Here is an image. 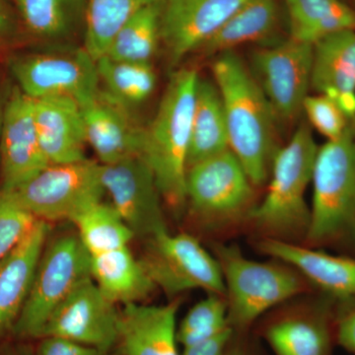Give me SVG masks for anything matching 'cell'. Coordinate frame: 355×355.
Listing matches in <instances>:
<instances>
[{"label": "cell", "mask_w": 355, "mask_h": 355, "mask_svg": "<svg viewBox=\"0 0 355 355\" xmlns=\"http://www.w3.org/2000/svg\"><path fill=\"white\" fill-rule=\"evenodd\" d=\"M212 72L223 102L229 149L254 186H261L270 177L279 150L275 113L251 70L234 51L219 53Z\"/></svg>", "instance_id": "1"}, {"label": "cell", "mask_w": 355, "mask_h": 355, "mask_svg": "<svg viewBox=\"0 0 355 355\" xmlns=\"http://www.w3.org/2000/svg\"><path fill=\"white\" fill-rule=\"evenodd\" d=\"M198 76L184 69L172 77L157 113L142 130L139 156L150 168L161 197L175 209L186 205L191 118Z\"/></svg>", "instance_id": "2"}, {"label": "cell", "mask_w": 355, "mask_h": 355, "mask_svg": "<svg viewBox=\"0 0 355 355\" xmlns=\"http://www.w3.org/2000/svg\"><path fill=\"white\" fill-rule=\"evenodd\" d=\"M310 221L303 243L355 257L354 128L318 150L312 178Z\"/></svg>", "instance_id": "3"}, {"label": "cell", "mask_w": 355, "mask_h": 355, "mask_svg": "<svg viewBox=\"0 0 355 355\" xmlns=\"http://www.w3.org/2000/svg\"><path fill=\"white\" fill-rule=\"evenodd\" d=\"M318 150L310 128L302 123L275 153L266 195L248 216L265 238L304 241L310 221L305 195L312 183Z\"/></svg>", "instance_id": "4"}, {"label": "cell", "mask_w": 355, "mask_h": 355, "mask_svg": "<svg viewBox=\"0 0 355 355\" xmlns=\"http://www.w3.org/2000/svg\"><path fill=\"white\" fill-rule=\"evenodd\" d=\"M216 258L225 284L229 324L236 331H250L268 310L307 291V280L282 261L251 260L239 248L225 245L216 247Z\"/></svg>", "instance_id": "5"}, {"label": "cell", "mask_w": 355, "mask_h": 355, "mask_svg": "<svg viewBox=\"0 0 355 355\" xmlns=\"http://www.w3.org/2000/svg\"><path fill=\"white\" fill-rule=\"evenodd\" d=\"M37 219L72 221L105 195L101 163L84 160L50 164L22 184L3 191Z\"/></svg>", "instance_id": "6"}, {"label": "cell", "mask_w": 355, "mask_h": 355, "mask_svg": "<svg viewBox=\"0 0 355 355\" xmlns=\"http://www.w3.org/2000/svg\"><path fill=\"white\" fill-rule=\"evenodd\" d=\"M90 261L78 236H64L44 247L14 335L40 338L51 313L83 279L91 277Z\"/></svg>", "instance_id": "7"}, {"label": "cell", "mask_w": 355, "mask_h": 355, "mask_svg": "<svg viewBox=\"0 0 355 355\" xmlns=\"http://www.w3.org/2000/svg\"><path fill=\"white\" fill-rule=\"evenodd\" d=\"M254 184L228 149L188 168L187 202L203 223L223 227L249 216Z\"/></svg>", "instance_id": "8"}, {"label": "cell", "mask_w": 355, "mask_h": 355, "mask_svg": "<svg viewBox=\"0 0 355 355\" xmlns=\"http://www.w3.org/2000/svg\"><path fill=\"white\" fill-rule=\"evenodd\" d=\"M155 286L167 295L175 296L191 289L225 297V284L220 266L193 236L167 231L148 239L141 259Z\"/></svg>", "instance_id": "9"}, {"label": "cell", "mask_w": 355, "mask_h": 355, "mask_svg": "<svg viewBox=\"0 0 355 355\" xmlns=\"http://www.w3.org/2000/svg\"><path fill=\"white\" fill-rule=\"evenodd\" d=\"M312 67L313 44L294 39L254 51L251 72L277 120L291 123L303 112Z\"/></svg>", "instance_id": "10"}, {"label": "cell", "mask_w": 355, "mask_h": 355, "mask_svg": "<svg viewBox=\"0 0 355 355\" xmlns=\"http://www.w3.org/2000/svg\"><path fill=\"white\" fill-rule=\"evenodd\" d=\"M19 89L33 100L67 97L79 104L101 88L96 60L85 51L69 55H30L11 62Z\"/></svg>", "instance_id": "11"}, {"label": "cell", "mask_w": 355, "mask_h": 355, "mask_svg": "<svg viewBox=\"0 0 355 355\" xmlns=\"http://www.w3.org/2000/svg\"><path fill=\"white\" fill-rule=\"evenodd\" d=\"M120 310L86 277L51 313L42 338L55 336L108 354L116 347Z\"/></svg>", "instance_id": "12"}, {"label": "cell", "mask_w": 355, "mask_h": 355, "mask_svg": "<svg viewBox=\"0 0 355 355\" xmlns=\"http://www.w3.org/2000/svg\"><path fill=\"white\" fill-rule=\"evenodd\" d=\"M101 180L111 205L135 237L150 239L167 231L155 178L139 156L101 164Z\"/></svg>", "instance_id": "13"}, {"label": "cell", "mask_w": 355, "mask_h": 355, "mask_svg": "<svg viewBox=\"0 0 355 355\" xmlns=\"http://www.w3.org/2000/svg\"><path fill=\"white\" fill-rule=\"evenodd\" d=\"M2 191L22 184L50 165L40 144L34 101L15 88L2 112L0 127Z\"/></svg>", "instance_id": "14"}, {"label": "cell", "mask_w": 355, "mask_h": 355, "mask_svg": "<svg viewBox=\"0 0 355 355\" xmlns=\"http://www.w3.org/2000/svg\"><path fill=\"white\" fill-rule=\"evenodd\" d=\"M247 0H164L161 41L172 65L200 48Z\"/></svg>", "instance_id": "15"}, {"label": "cell", "mask_w": 355, "mask_h": 355, "mask_svg": "<svg viewBox=\"0 0 355 355\" xmlns=\"http://www.w3.org/2000/svg\"><path fill=\"white\" fill-rule=\"evenodd\" d=\"M340 302L323 294L320 302L302 312L266 322L260 336L275 355H334Z\"/></svg>", "instance_id": "16"}, {"label": "cell", "mask_w": 355, "mask_h": 355, "mask_svg": "<svg viewBox=\"0 0 355 355\" xmlns=\"http://www.w3.org/2000/svg\"><path fill=\"white\" fill-rule=\"evenodd\" d=\"M259 248L272 260L291 266L324 295L338 301L355 299V257L272 238H263Z\"/></svg>", "instance_id": "17"}, {"label": "cell", "mask_w": 355, "mask_h": 355, "mask_svg": "<svg viewBox=\"0 0 355 355\" xmlns=\"http://www.w3.org/2000/svg\"><path fill=\"white\" fill-rule=\"evenodd\" d=\"M79 105L86 141L94 149L101 164L139 156L144 128L137 125L130 108L102 89Z\"/></svg>", "instance_id": "18"}, {"label": "cell", "mask_w": 355, "mask_h": 355, "mask_svg": "<svg viewBox=\"0 0 355 355\" xmlns=\"http://www.w3.org/2000/svg\"><path fill=\"white\" fill-rule=\"evenodd\" d=\"M50 225L36 221L31 230L0 261V338L13 333L29 296Z\"/></svg>", "instance_id": "19"}, {"label": "cell", "mask_w": 355, "mask_h": 355, "mask_svg": "<svg viewBox=\"0 0 355 355\" xmlns=\"http://www.w3.org/2000/svg\"><path fill=\"white\" fill-rule=\"evenodd\" d=\"M179 301L166 305H123L119 318V355H180L177 349Z\"/></svg>", "instance_id": "20"}, {"label": "cell", "mask_w": 355, "mask_h": 355, "mask_svg": "<svg viewBox=\"0 0 355 355\" xmlns=\"http://www.w3.org/2000/svg\"><path fill=\"white\" fill-rule=\"evenodd\" d=\"M34 101L40 144L50 164L86 159V135L80 105L71 98L50 97Z\"/></svg>", "instance_id": "21"}, {"label": "cell", "mask_w": 355, "mask_h": 355, "mask_svg": "<svg viewBox=\"0 0 355 355\" xmlns=\"http://www.w3.org/2000/svg\"><path fill=\"white\" fill-rule=\"evenodd\" d=\"M90 275L105 297L116 305L140 303L156 287L128 247L91 256Z\"/></svg>", "instance_id": "22"}, {"label": "cell", "mask_w": 355, "mask_h": 355, "mask_svg": "<svg viewBox=\"0 0 355 355\" xmlns=\"http://www.w3.org/2000/svg\"><path fill=\"white\" fill-rule=\"evenodd\" d=\"M229 149L227 123L216 84L198 78L191 118L188 168Z\"/></svg>", "instance_id": "23"}, {"label": "cell", "mask_w": 355, "mask_h": 355, "mask_svg": "<svg viewBox=\"0 0 355 355\" xmlns=\"http://www.w3.org/2000/svg\"><path fill=\"white\" fill-rule=\"evenodd\" d=\"M311 87L318 94L355 92V30L333 33L313 44Z\"/></svg>", "instance_id": "24"}, {"label": "cell", "mask_w": 355, "mask_h": 355, "mask_svg": "<svg viewBox=\"0 0 355 355\" xmlns=\"http://www.w3.org/2000/svg\"><path fill=\"white\" fill-rule=\"evenodd\" d=\"M279 16L277 0H247L200 51L207 55H219L241 44L263 41L275 31Z\"/></svg>", "instance_id": "25"}, {"label": "cell", "mask_w": 355, "mask_h": 355, "mask_svg": "<svg viewBox=\"0 0 355 355\" xmlns=\"http://www.w3.org/2000/svg\"><path fill=\"white\" fill-rule=\"evenodd\" d=\"M291 38L314 44L343 30H355V9L342 0H286Z\"/></svg>", "instance_id": "26"}, {"label": "cell", "mask_w": 355, "mask_h": 355, "mask_svg": "<svg viewBox=\"0 0 355 355\" xmlns=\"http://www.w3.org/2000/svg\"><path fill=\"white\" fill-rule=\"evenodd\" d=\"M164 1L142 8L119 30L104 55L120 62L151 64L161 41Z\"/></svg>", "instance_id": "27"}, {"label": "cell", "mask_w": 355, "mask_h": 355, "mask_svg": "<svg viewBox=\"0 0 355 355\" xmlns=\"http://www.w3.org/2000/svg\"><path fill=\"white\" fill-rule=\"evenodd\" d=\"M164 0H85V46L95 60L106 53L119 30L144 7Z\"/></svg>", "instance_id": "28"}, {"label": "cell", "mask_w": 355, "mask_h": 355, "mask_svg": "<svg viewBox=\"0 0 355 355\" xmlns=\"http://www.w3.org/2000/svg\"><path fill=\"white\" fill-rule=\"evenodd\" d=\"M71 222L90 256L128 247L135 237L113 205L103 202L91 205Z\"/></svg>", "instance_id": "29"}, {"label": "cell", "mask_w": 355, "mask_h": 355, "mask_svg": "<svg viewBox=\"0 0 355 355\" xmlns=\"http://www.w3.org/2000/svg\"><path fill=\"white\" fill-rule=\"evenodd\" d=\"M96 64L104 91L128 108L146 102L155 89L156 74L151 64L120 62L103 55Z\"/></svg>", "instance_id": "30"}, {"label": "cell", "mask_w": 355, "mask_h": 355, "mask_svg": "<svg viewBox=\"0 0 355 355\" xmlns=\"http://www.w3.org/2000/svg\"><path fill=\"white\" fill-rule=\"evenodd\" d=\"M79 0H15L26 27L44 39H58L70 31Z\"/></svg>", "instance_id": "31"}, {"label": "cell", "mask_w": 355, "mask_h": 355, "mask_svg": "<svg viewBox=\"0 0 355 355\" xmlns=\"http://www.w3.org/2000/svg\"><path fill=\"white\" fill-rule=\"evenodd\" d=\"M230 326L227 301L218 294H209L191 307L177 328V340L183 347L211 338Z\"/></svg>", "instance_id": "32"}, {"label": "cell", "mask_w": 355, "mask_h": 355, "mask_svg": "<svg viewBox=\"0 0 355 355\" xmlns=\"http://www.w3.org/2000/svg\"><path fill=\"white\" fill-rule=\"evenodd\" d=\"M37 220L0 190V261L28 234Z\"/></svg>", "instance_id": "33"}, {"label": "cell", "mask_w": 355, "mask_h": 355, "mask_svg": "<svg viewBox=\"0 0 355 355\" xmlns=\"http://www.w3.org/2000/svg\"><path fill=\"white\" fill-rule=\"evenodd\" d=\"M303 112L307 114L311 125L328 141L342 137L352 125L336 103L324 95L308 96Z\"/></svg>", "instance_id": "34"}, {"label": "cell", "mask_w": 355, "mask_h": 355, "mask_svg": "<svg viewBox=\"0 0 355 355\" xmlns=\"http://www.w3.org/2000/svg\"><path fill=\"white\" fill-rule=\"evenodd\" d=\"M336 345L355 354V299L343 301L336 324Z\"/></svg>", "instance_id": "35"}, {"label": "cell", "mask_w": 355, "mask_h": 355, "mask_svg": "<svg viewBox=\"0 0 355 355\" xmlns=\"http://www.w3.org/2000/svg\"><path fill=\"white\" fill-rule=\"evenodd\" d=\"M40 340L35 355H108L95 347L65 338L46 336Z\"/></svg>", "instance_id": "36"}, {"label": "cell", "mask_w": 355, "mask_h": 355, "mask_svg": "<svg viewBox=\"0 0 355 355\" xmlns=\"http://www.w3.org/2000/svg\"><path fill=\"white\" fill-rule=\"evenodd\" d=\"M234 335V329L229 326L211 338L184 347L180 355H224Z\"/></svg>", "instance_id": "37"}, {"label": "cell", "mask_w": 355, "mask_h": 355, "mask_svg": "<svg viewBox=\"0 0 355 355\" xmlns=\"http://www.w3.org/2000/svg\"><path fill=\"white\" fill-rule=\"evenodd\" d=\"M248 331H235L224 355H261L256 343L248 336Z\"/></svg>", "instance_id": "38"}, {"label": "cell", "mask_w": 355, "mask_h": 355, "mask_svg": "<svg viewBox=\"0 0 355 355\" xmlns=\"http://www.w3.org/2000/svg\"><path fill=\"white\" fill-rule=\"evenodd\" d=\"M12 27L10 17L8 13L0 6V39L4 38Z\"/></svg>", "instance_id": "39"}, {"label": "cell", "mask_w": 355, "mask_h": 355, "mask_svg": "<svg viewBox=\"0 0 355 355\" xmlns=\"http://www.w3.org/2000/svg\"><path fill=\"white\" fill-rule=\"evenodd\" d=\"M1 355H35V352L25 345L10 347L4 350Z\"/></svg>", "instance_id": "40"}, {"label": "cell", "mask_w": 355, "mask_h": 355, "mask_svg": "<svg viewBox=\"0 0 355 355\" xmlns=\"http://www.w3.org/2000/svg\"><path fill=\"white\" fill-rule=\"evenodd\" d=\"M3 103H2L1 97H0V127H1L2 112H3Z\"/></svg>", "instance_id": "41"}, {"label": "cell", "mask_w": 355, "mask_h": 355, "mask_svg": "<svg viewBox=\"0 0 355 355\" xmlns=\"http://www.w3.org/2000/svg\"><path fill=\"white\" fill-rule=\"evenodd\" d=\"M352 128H354V137H355V121L354 123H352Z\"/></svg>", "instance_id": "42"}]
</instances>
